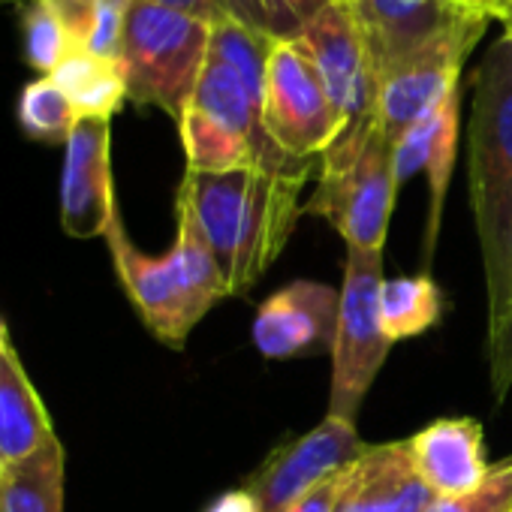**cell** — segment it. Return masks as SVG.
<instances>
[{"label": "cell", "instance_id": "5bb4252c", "mask_svg": "<svg viewBox=\"0 0 512 512\" xmlns=\"http://www.w3.org/2000/svg\"><path fill=\"white\" fill-rule=\"evenodd\" d=\"M458 154V91L449 94L428 118L413 124L398 142H392V163L398 187L416 175L428 178L431 208H428V235L425 250L434 253V241L440 232V214L449 190V178Z\"/></svg>", "mask_w": 512, "mask_h": 512}, {"label": "cell", "instance_id": "836d02e7", "mask_svg": "<svg viewBox=\"0 0 512 512\" xmlns=\"http://www.w3.org/2000/svg\"><path fill=\"white\" fill-rule=\"evenodd\" d=\"M503 25H506V37L512 40V13H509V16L503 19Z\"/></svg>", "mask_w": 512, "mask_h": 512}, {"label": "cell", "instance_id": "277c9868", "mask_svg": "<svg viewBox=\"0 0 512 512\" xmlns=\"http://www.w3.org/2000/svg\"><path fill=\"white\" fill-rule=\"evenodd\" d=\"M208 46V22L151 0H133L118 52L127 97L139 106H157L178 121L205 70Z\"/></svg>", "mask_w": 512, "mask_h": 512}, {"label": "cell", "instance_id": "4dcf8cb0", "mask_svg": "<svg viewBox=\"0 0 512 512\" xmlns=\"http://www.w3.org/2000/svg\"><path fill=\"white\" fill-rule=\"evenodd\" d=\"M205 512H260V509H256V500L244 488H232V491L220 494Z\"/></svg>", "mask_w": 512, "mask_h": 512}, {"label": "cell", "instance_id": "9a60e30c", "mask_svg": "<svg viewBox=\"0 0 512 512\" xmlns=\"http://www.w3.org/2000/svg\"><path fill=\"white\" fill-rule=\"evenodd\" d=\"M416 473L437 497L473 491L491 470L485 461V437L476 419H437L407 437Z\"/></svg>", "mask_w": 512, "mask_h": 512}, {"label": "cell", "instance_id": "9c48e42d", "mask_svg": "<svg viewBox=\"0 0 512 512\" xmlns=\"http://www.w3.org/2000/svg\"><path fill=\"white\" fill-rule=\"evenodd\" d=\"M368 452L353 422L326 416L302 437L281 443L269 458L244 479V491L256 500L260 512H287L305 491L326 476L356 464Z\"/></svg>", "mask_w": 512, "mask_h": 512}, {"label": "cell", "instance_id": "6da1fadb", "mask_svg": "<svg viewBox=\"0 0 512 512\" xmlns=\"http://www.w3.org/2000/svg\"><path fill=\"white\" fill-rule=\"evenodd\" d=\"M314 169L269 172V169H229V172H184L178 202L205 235L226 293L241 296L266 275L287 247L302 214V190Z\"/></svg>", "mask_w": 512, "mask_h": 512}, {"label": "cell", "instance_id": "3957f363", "mask_svg": "<svg viewBox=\"0 0 512 512\" xmlns=\"http://www.w3.org/2000/svg\"><path fill=\"white\" fill-rule=\"evenodd\" d=\"M395 196L392 142L374 118L344 127V133L320 154L317 190L302 211L329 220L347 247L383 253Z\"/></svg>", "mask_w": 512, "mask_h": 512}, {"label": "cell", "instance_id": "ba28073f", "mask_svg": "<svg viewBox=\"0 0 512 512\" xmlns=\"http://www.w3.org/2000/svg\"><path fill=\"white\" fill-rule=\"evenodd\" d=\"M293 43L311 58L347 127L377 118V67L359 13L335 0L311 16Z\"/></svg>", "mask_w": 512, "mask_h": 512}, {"label": "cell", "instance_id": "7c38bea8", "mask_svg": "<svg viewBox=\"0 0 512 512\" xmlns=\"http://www.w3.org/2000/svg\"><path fill=\"white\" fill-rule=\"evenodd\" d=\"M115 214L112 121L79 118L67 139L61 175V226L73 238H100Z\"/></svg>", "mask_w": 512, "mask_h": 512}, {"label": "cell", "instance_id": "8fae6325", "mask_svg": "<svg viewBox=\"0 0 512 512\" xmlns=\"http://www.w3.org/2000/svg\"><path fill=\"white\" fill-rule=\"evenodd\" d=\"M359 19L374 52L377 76L431 43L455 37L476 43L488 25L485 16L455 0H365Z\"/></svg>", "mask_w": 512, "mask_h": 512}, {"label": "cell", "instance_id": "603a6c76", "mask_svg": "<svg viewBox=\"0 0 512 512\" xmlns=\"http://www.w3.org/2000/svg\"><path fill=\"white\" fill-rule=\"evenodd\" d=\"M485 263V293H488V335L509 317L512 311V214L500 235L482 247Z\"/></svg>", "mask_w": 512, "mask_h": 512}, {"label": "cell", "instance_id": "f1b7e54d", "mask_svg": "<svg viewBox=\"0 0 512 512\" xmlns=\"http://www.w3.org/2000/svg\"><path fill=\"white\" fill-rule=\"evenodd\" d=\"M226 10H229V19H235L238 25L272 40V19H269L266 0H226Z\"/></svg>", "mask_w": 512, "mask_h": 512}, {"label": "cell", "instance_id": "d6986e66", "mask_svg": "<svg viewBox=\"0 0 512 512\" xmlns=\"http://www.w3.org/2000/svg\"><path fill=\"white\" fill-rule=\"evenodd\" d=\"M55 85L70 97L79 118H109L124 106L127 79L121 61L100 58L88 49H73L52 73Z\"/></svg>", "mask_w": 512, "mask_h": 512}, {"label": "cell", "instance_id": "e0dca14e", "mask_svg": "<svg viewBox=\"0 0 512 512\" xmlns=\"http://www.w3.org/2000/svg\"><path fill=\"white\" fill-rule=\"evenodd\" d=\"M55 437L40 392L13 344L0 353V467H10Z\"/></svg>", "mask_w": 512, "mask_h": 512}, {"label": "cell", "instance_id": "d4e9b609", "mask_svg": "<svg viewBox=\"0 0 512 512\" xmlns=\"http://www.w3.org/2000/svg\"><path fill=\"white\" fill-rule=\"evenodd\" d=\"M485 350H488L491 392L497 401H503L512 392V311L491 335H485Z\"/></svg>", "mask_w": 512, "mask_h": 512}, {"label": "cell", "instance_id": "d6a6232c", "mask_svg": "<svg viewBox=\"0 0 512 512\" xmlns=\"http://www.w3.org/2000/svg\"><path fill=\"white\" fill-rule=\"evenodd\" d=\"M344 4H350L356 13H362V7H365V0H344Z\"/></svg>", "mask_w": 512, "mask_h": 512}, {"label": "cell", "instance_id": "ac0fdd59", "mask_svg": "<svg viewBox=\"0 0 512 512\" xmlns=\"http://www.w3.org/2000/svg\"><path fill=\"white\" fill-rule=\"evenodd\" d=\"M64 443L55 434L34 455L0 467V512H64Z\"/></svg>", "mask_w": 512, "mask_h": 512}, {"label": "cell", "instance_id": "30bf717a", "mask_svg": "<svg viewBox=\"0 0 512 512\" xmlns=\"http://www.w3.org/2000/svg\"><path fill=\"white\" fill-rule=\"evenodd\" d=\"M473 40L431 43L377 76V124L389 142H398L413 124L428 118L449 94L458 91V76Z\"/></svg>", "mask_w": 512, "mask_h": 512}, {"label": "cell", "instance_id": "d590c367", "mask_svg": "<svg viewBox=\"0 0 512 512\" xmlns=\"http://www.w3.org/2000/svg\"><path fill=\"white\" fill-rule=\"evenodd\" d=\"M509 13H512V0H509V10H506V16H509ZM506 16H503V19H506ZM503 19H500V22H503Z\"/></svg>", "mask_w": 512, "mask_h": 512}, {"label": "cell", "instance_id": "1f68e13d", "mask_svg": "<svg viewBox=\"0 0 512 512\" xmlns=\"http://www.w3.org/2000/svg\"><path fill=\"white\" fill-rule=\"evenodd\" d=\"M7 344H10V332H7V323L0 320V353L7 350Z\"/></svg>", "mask_w": 512, "mask_h": 512}, {"label": "cell", "instance_id": "52a82bcc", "mask_svg": "<svg viewBox=\"0 0 512 512\" xmlns=\"http://www.w3.org/2000/svg\"><path fill=\"white\" fill-rule=\"evenodd\" d=\"M263 124L272 142L299 160L320 157L347 127L317 67L293 40H272L269 46Z\"/></svg>", "mask_w": 512, "mask_h": 512}, {"label": "cell", "instance_id": "4316f807", "mask_svg": "<svg viewBox=\"0 0 512 512\" xmlns=\"http://www.w3.org/2000/svg\"><path fill=\"white\" fill-rule=\"evenodd\" d=\"M335 0H266L272 19V40H293L302 25Z\"/></svg>", "mask_w": 512, "mask_h": 512}, {"label": "cell", "instance_id": "7a4b0ae2", "mask_svg": "<svg viewBox=\"0 0 512 512\" xmlns=\"http://www.w3.org/2000/svg\"><path fill=\"white\" fill-rule=\"evenodd\" d=\"M175 214L178 232L166 256H145L130 241L121 211L112 217L103 238L109 241L118 281L142 323L154 332L157 341L178 350L184 347L193 326L229 293L193 214L184 205H175Z\"/></svg>", "mask_w": 512, "mask_h": 512}, {"label": "cell", "instance_id": "2e32d148", "mask_svg": "<svg viewBox=\"0 0 512 512\" xmlns=\"http://www.w3.org/2000/svg\"><path fill=\"white\" fill-rule=\"evenodd\" d=\"M437 494L416 473L407 440L377 443L353 464L338 512H428Z\"/></svg>", "mask_w": 512, "mask_h": 512}, {"label": "cell", "instance_id": "7402d4cb", "mask_svg": "<svg viewBox=\"0 0 512 512\" xmlns=\"http://www.w3.org/2000/svg\"><path fill=\"white\" fill-rule=\"evenodd\" d=\"M25 58L40 76H52L61 61L73 52L70 37L46 0H28L22 7Z\"/></svg>", "mask_w": 512, "mask_h": 512}, {"label": "cell", "instance_id": "8992f818", "mask_svg": "<svg viewBox=\"0 0 512 512\" xmlns=\"http://www.w3.org/2000/svg\"><path fill=\"white\" fill-rule=\"evenodd\" d=\"M383 281V253L347 247L338 335L332 347V395L326 416H338L353 425L368 389L374 386L392 350L380 317Z\"/></svg>", "mask_w": 512, "mask_h": 512}, {"label": "cell", "instance_id": "5b68a950", "mask_svg": "<svg viewBox=\"0 0 512 512\" xmlns=\"http://www.w3.org/2000/svg\"><path fill=\"white\" fill-rule=\"evenodd\" d=\"M467 184L479 244L488 247L512 214V40L506 34L473 73Z\"/></svg>", "mask_w": 512, "mask_h": 512}, {"label": "cell", "instance_id": "cb8c5ba5", "mask_svg": "<svg viewBox=\"0 0 512 512\" xmlns=\"http://www.w3.org/2000/svg\"><path fill=\"white\" fill-rule=\"evenodd\" d=\"M428 512H512V455L491 464L488 476L473 491L437 497Z\"/></svg>", "mask_w": 512, "mask_h": 512}, {"label": "cell", "instance_id": "484cf974", "mask_svg": "<svg viewBox=\"0 0 512 512\" xmlns=\"http://www.w3.org/2000/svg\"><path fill=\"white\" fill-rule=\"evenodd\" d=\"M64 25L73 49H88L97 25V0H46Z\"/></svg>", "mask_w": 512, "mask_h": 512}, {"label": "cell", "instance_id": "e575fe53", "mask_svg": "<svg viewBox=\"0 0 512 512\" xmlns=\"http://www.w3.org/2000/svg\"><path fill=\"white\" fill-rule=\"evenodd\" d=\"M0 4H22V7H25L28 0H0Z\"/></svg>", "mask_w": 512, "mask_h": 512}, {"label": "cell", "instance_id": "83f0119b", "mask_svg": "<svg viewBox=\"0 0 512 512\" xmlns=\"http://www.w3.org/2000/svg\"><path fill=\"white\" fill-rule=\"evenodd\" d=\"M353 479V464L326 476L323 482H317L311 491H305L287 512H338L344 494H347V485Z\"/></svg>", "mask_w": 512, "mask_h": 512}, {"label": "cell", "instance_id": "44dd1931", "mask_svg": "<svg viewBox=\"0 0 512 512\" xmlns=\"http://www.w3.org/2000/svg\"><path fill=\"white\" fill-rule=\"evenodd\" d=\"M79 115L70 97L55 85L52 76H40L22 88L19 97V124L25 136L46 145H67Z\"/></svg>", "mask_w": 512, "mask_h": 512}, {"label": "cell", "instance_id": "4fadbf2b", "mask_svg": "<svg viewBox=\"0 0 512 512\" xmlns=\"http://www.w3.org/2000/svg\"><path fill=\"white\" fill-rule=\"evenodd\" d=\"M341 293L317 281H293L269 296L253 320V344L266 359L332 353Z\"/></svg>", "mask_w": 512, "mask_h": 512}, {"label": "cell", "instance_id": "f546056e", "mask_svg": "<svg viewBox=\"0 0 512 512\" xmlns=\"http://www.w3.org/2000/svg\"><path fill=\"white\" fill-rule=\"evenodd\" d=\"M151 4H160V7H169V10L187 13V16H193V19L208 22L211 28L229 19L226 0H151Z\"/></svg>", "mask_w": 512, "mask_h": 512}, {"label": "cell", "instance_id": "ffe728a7", "mask_svg": "<svg viewBox=\"0 0 512 512\" xmlns=\"http://www.w3.org/2000/svg\"><path fill=\"white\" fill-rule=\"evenodd\" d=\"M380 317H383V332L392 344L416 338V335H422L440 323L443 293L431 275L383 281Z\"/></svg>", "mask_w": 512, "mask_h": 512}]
</instances>
